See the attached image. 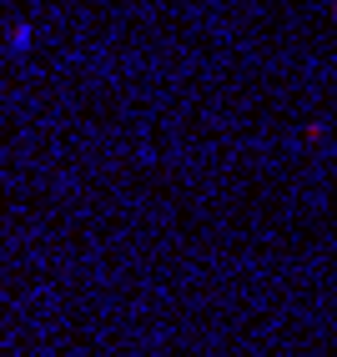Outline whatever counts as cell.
Here are the masks:
<instances>
[{
    "instance_id": "1",
    "label": "cell",
    "mask_w": 337,
    "mask_h": 357,
    "mask_svg": "<svg viewBox=\"0 0 337 357\" xmlns=\"http://www.w3.org/2000/svg\"><path fill=\"white\" fill-rule=\"evenodd\" d=\"M332 15H337V0H332Z\"/></svg>"
}]
</instances>
